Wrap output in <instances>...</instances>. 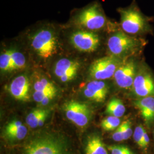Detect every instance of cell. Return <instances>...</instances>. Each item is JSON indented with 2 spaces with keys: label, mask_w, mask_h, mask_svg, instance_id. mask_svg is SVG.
<instances>
[{
  "label": "cell",
  "mask_w": 154,
  "mask_h": 154,
  "mask_svg": "<svg viewBox=\"0 0 154 154\" xmlns=\"http://www.w3.org/2000/svg\"><path fill=\"white\" fill-rule=\"evenodd\" d=\"M86 88L98 96L103 102L105 101L108 94V87L103 81L94 80L88 83Z\"/></svg>",
  "instance_id": "19"
},
{
  "label": "cell",
  "mask_w": 154,
  "mask_h": 154,
  "mask_svg": "<svg viewBox=\"0 0 154 154\" xmlns=\"http://www.w3.org/2000/svg\"><path fill=\"white\" fill-rule=\"evenodd\" d=\"M30 83L26 75H20L15 78L8 87L10 94L17 100L28 102L29 97Z\"/></svg>",
  "instance_id": "12"
},
{
  "label": "cell",
  "mask_w": 154,
  "mask_h": 154,
  "mask_svg": "<svg viewBox=\"0 0 154 154\" xmlns=\"http://www.w3.org/2000/svg\"><path fill=\"white\" fill-rule=\"evenodd\" d=\"M72 46L83 53H93L100 45L99 35L95 32L79 29L72 32L69 38Z\"/></svg>",
  "instance_id": "6"
},
{
  "label": "cell",
  "mask_w": 154,
  "mask_h": 154,
  "mask_svg": "<svg viewBox=\"0 0 154 154\" xmlns=\"http://www.w3.org/2000/svg\"><path fill=\"white\" fill-rule=\"evenodd\" d=\"M138 69L137 63L134 60L124 61L113 77L116 84L122 88H131Z\"/></svg>",
  "instance_id": "10"
},
{
  "label": "cell",
  "mask_w": 154,
  "mask_h": 154,
  "mask_svg": "<svg viewBox=\"0 0 154 154\" xmlns=\"http://www.w3.org/2000/svg\"><path fill=\"white\" fill-rule=\"evenodd\" d=\"M10 51V72L20 70L26 66V60L24 54L15 49H9Z\"/></svg>",
  "instance_id": "17"
},
{
  "label": "cell",
  "mask_w": 154,
  "mask_h": 154,
  "mask_svg": "<svg viewBox=\"0 0 154 154\" xmlns=\"http://www.w3.org/2000/svg\"><path fill=\"white\" fill-rule=\"evenodd\" d=\"M48 116V111L43 109H37L31 112L26 117V122L31 128L42 126Z\"/></svg>",
  "instance_id": "16"
},
{
  "label": "cell",
  "mask_w": 154,
  "mask_h": 154,
  "mask_svg": "<svg viewBox=\"0 0 154 154\" xmlns=\"http://www.w3.org/2000/svg\"><path fill=\"white\" fill-rule=\"evenodd\" d=\"M146 130L143 127L142 125H139L135 129V131L133 133V138L134 141L138 144V146L140 147L142 140L143 139V135L145 132Z\"/></svg>",
  "instance_id": "25"
},
{
  "label": "cell",
  "mask_w": 154,
  "mask_h": 154,
  "mask_svg": "<svg viewBox=\"0 0 154 154\" xmlns=\"http://www.w3.org/2000/svg\"><path fill=\"white\" fill-rule=\"evenodd\" d=\"M121 26L122 31L129 35H138L149 32L150 29L148 17L135 5L121 8Z\"/></svg>",
  "instance_id": "2"
},
{
  "label": "cell",
  "mask_w": 154,
  "mask_h": 154,
  "mask_svg": "<svg viewBox=\"0 0 154 154\" xmlns=\"http://www.w3.org/2000/svg\"><path fill=\"white\" fill-rule=\"evenodd\" d=\"M132 88L134 94L139 98L154 97V78L146 66L143 65L138 68Z\"/></svg>",
  "instance_id": "7"
},
{
  "label": "cell",
  "mask_w": 154,
  "mask_h": 154,
  "mask_svg": "<svg viewBox=\"0 0 154 154\" xmlns=\"http://www.w3.org/2000/svg\"><path fill=\"white\" fill-rule=\"evenodd\" d=\"M25 154H65L61 143L54 139L39 138L35 139L26 145Z\"/></svg>",
  "instance_id": "9"
},
{
  "label": "cell",
  "mask_w": 154,
  "mask_h": 154,
  "mask_svg": "<svg viewBox=\"0 0 154 154\" xmlns=\"http://www.w3.org/2000/svg\"><path fill=\"white\" fill-rule=\"evenodd\" d=\"M57 91H34L33 94L34 100L42 105H48L50 101L56 95Z\"/></svg>",
  "instance_id": "20"
},
{
  "label": "cell",
  "mask_w": 154,
  "mask_h": 154,
  "mask_svg": "<svg viewBox=\"0 0 154 154\" xmlns=\"http://www.w3.org/2000/svg\"><path fill=\"white\" fill-rule=\"evenodd\" d=\"M112 138L116 142H122L125 140L120 126L116 129V131L112 134Z\"/></svg>",
  "instance_id": "27"
},
{
  "label": "cell",
  "mask_w": 154,
  "mask_h": 154,
  "mask_svg": "<svg viewBox=\"0 0 154 154\" xmlns=\"http://www.w3.org/2000/svg\"><path fill=\"white\" fill-rule=\"evenodd\" d=\"M34 91H57L53 83L50 82L46 78H41L34 84Z\"/></svg>",
  "instance_id": "22"
},
{
  "label": "cell",
  "mask_w": 154,
  "mask_h": 154,
  "mask_svg": "<svg viewBox=\"0 0 154 154\" xmlns=\"http://www.w3.org/2000/svg\"></svg>",
  "instance_id": "29"
},
{
  "label": "cell",
  "mask_w": 154,
  "mask_h": 154,
  "mask_svg": "<svg viewBox=\"0 0 154 154\" xmlns=\"http://www.w3.org/2000/svg\"><path fill=\"white\" fill-rule=\"evenodd\" d=\"M86 154H108L105 144L98 135H92L88 139Z\"/></svg>",
  "instance_id": "15"
},
{
  "label": "cell",
  "mask_w": 154,
  "mask_h": 154,
  "mask_svg": "<svg viewBox=\"0 0 154 154\" xmlns=\"http://www.w3.org/2000/svg\"><path fill=\"white\" fill-rule=\"evenodd\" d=\"M149 143V135L147 134V132L146 131H145V132L144 133V135H143L140 147L142 149H146L147 148Z\"/></svg>",
  "instance_id": "28"
},
{
  "label": "cell",
  "mask_w": 154,
  "mask_h": 154,
  "mask_svg": "<svg viewBox=\"0 0 154 154\" xmlns=\"http://www.w3.org/2000/svg\"><path fill=\"white\" fill-rule=\"evenodd\" d=\"M121 125V119L119 118L109 116L104 118L100 123L102 129L106 131H114Z\"/></svg>",
  "instance_id": "21"
},
{
  "label": "cell",
  "mask_w": 154,
  "mask_h": 154,
  "mask_svg": "<svg viewBox=\"0 0 154 154\" xmlns=\"http://www.w3.org/2000/svg\"><path fill=\"white\" fill-rule=\"evenodd\" d=\"M123 62L121 58L111 55L97 59L89 67L90 76L98 81L110 79Z\"/></svg>",
  "instance_id": "5"
},
{
  "label": "cell",
  "mask_w": 154,
  "mask_h": 154,
  "mask_svg": "<svg viewBox=\"0 0 154 154\" xmlns=\"http://www.w3.org/2000/svg\"><path fill=\"white\" fill-rule=\"evenodd\" d=\"M6 136L11 140H20L25 138L28 129L21 122L13 121L9 123L5 129Z\"/></svg>",
  "instance_id": "14"
},
{
  "label": "cell",
  "mask_w": 154,
  "mask_h": 154,
  "mask_svg": "<svg viewBox=\"0 0 154 154\" xmlns=\"http://www.w3.org/2000/svg\"><path fill=\"white\" fill-rule=\"evenodd\" d=\"M83 94L86 96V98H88L91 100H93V101H95V102H98V103L103 102L98 96H97L93 92L89 90L86 88L84 89Z\"/></svg>",
  "instance_id": "26"
},
{
  "label": "cell",
  "mask_w": 154,
  "mask_h": 154,
  "mask_svg": "<svg viewBox=\"0 0 154 154\" xmlns=\"http://www.w3.org/2000/svg\"><path fill=\"white\" fill-rule=\"evenodd\" d=\"M126 112V107L121 99L113 98L110 100L107 104L106 112L110 115L118 118L123 116Z\"/></svg>",
  "instance_id": "18"
},
{
  "label": "cell",
  "mask_w": 154,
  "mask_h": 154,
  "mask_svg": "<svg viewBox=\"0 0 154 154\" xmlns=\"http://www.w3.org/2000/svg\"><path fill=\"white\" fill-rule=\"evenodd\" d=\"M72 22L81 29L95 32L105 28L107 20L100 5L94 4L79 11Z\"/></svg>",
  "instance_id": "3"
},
{
  "label": "cell",
  "mask_w": 154,
  "mask_h": 154,
  "mask_svg": "<svg viewBox=\"0 0 154 154\" xmlns=\"http://www.w3.org/2000/svg\"><path fill=\"white\" fill-rule=\"evenodd\" d=\"M120 127L121 128L124 137V140H126L131 138L133 134L132 127H131V122L129 120L123 122L121 124Z\"/></svg>",
  "instance_id": "24"
},
{
  "label": "cell",
  "mask_w": 154,
  "mask_h": 154,
  "mask_svg": "<svg viewBox=\"0 0 154 154\" xmlns=\"http://www.w3.org/2000/svg\"><path fill=\"white\" fill-rule=\"evenodd\" d=\"M67 118L78 127L86 126L90 120L91 111L88 106L77 101H69L63 106Z\"/></svg>",
  "instance_id": "8"
},
{
  "label": "cell",
  "mask_w": 154,
  "mask_h": 154,
  "mask_svg": "<svg viewBox=\"0 0 154 154\" xmlns=\"http://www.w3.org/2000/svg\"><path fill=\"white\" fill-rule=\"evenodd\" d=\"M134 105L139 110L146 126L150 127L154 123V97L139 98Z\"/></svg>",
  "instance_id": "13"
},
{
  "label": "cell",
  "mask_w": 154,
  "mask_h": 154,
  "mask_svg": "<svg viewBox=\"0 0 154 154\" xmlns=\"http://www.w3.org/2000/svg\"><path fill=\"white\" fill-rule=\"evenodd\" d=\"M79 68L80 63L78 61L65 58L56 62L54 72L62 82H67L76 77Z\"/></svg>",
  "instance_id": "11"
},
{
  "label": "cell",
  "mask_w": 154,
  "mask_h": 154,
  "mask_svg": "<svg viewBox=\"0 0 154 154\" xmlns=\"http://www.w3.org/2000/svg\"><path fill=\"white\" fill-rule=\"evenodd\" d=\"M107 148L111 154H134L130 149L124 145H111Z\"/></svg>",
  "instance_id": "23"
},
{
  "label": "cell",
  "mask_w": 154,
  "mask_h": 154,
  "mask_svg": "<svg viewBox=\"0 0 154 154\" xmlns=\"http://www.w3.org/2000/svg\"><path fill=\"white\" fill-rule=\"evenodd\" d=\"M29 35L33 51L42 60H48L57 53L58 35L53 26L44 25L31 32Z\"/></svg>",
  "instance_id": "1"
},
{
  "label": "cell",
  "mask_w": 154,
  "mask_h": 154,
  "mask_svg": "<svg viewBox=\"0 0 154 154\" xmlns=\"http://www.w3.org/2000/svg\"><path fill=\"white\" fill-rule=\"evenodd\" d=\"M142 45L140 39L131 36L123 31L112 34L107 41V47L111 55L121 59L135 53Z\"/></svg>",
  "instance_id": "4"
}]
</instances>
